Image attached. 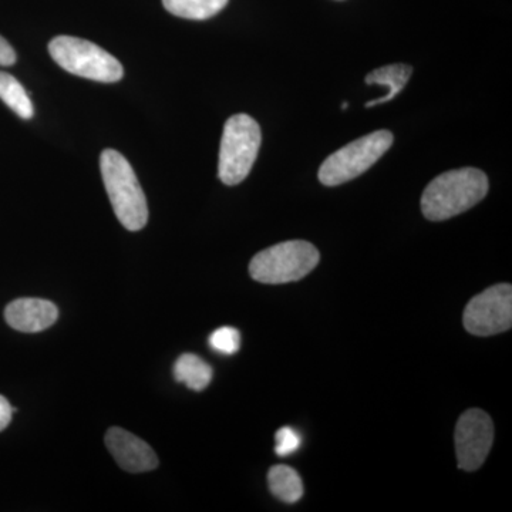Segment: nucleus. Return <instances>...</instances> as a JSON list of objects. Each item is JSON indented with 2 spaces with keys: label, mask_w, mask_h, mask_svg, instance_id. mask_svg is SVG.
Returning <instances> with one entry per match:
<instances>
[{
  "label": "nucleus",
  "mask_w": 512,
  "mask_h": 512,
  "mask_svg": "<svg viewBox=\"0 0 512 512\" xmlns=\"http://www.w3.org/2000/svg\"><path fill=\"white\" fill-rule=\"evenodd\" d=\"M488 178L478 168L467 167L434 178L421 197V211L430 221H446L483 201Z\"/></svg>",
  "instance_id": "nucleus-1"
},
{
  "label": "nucleus",
  "mask_w": 512,
  "mask_h": 512,
  "mask_svg": "<svg viewBox=\"0 0 512 512\" xmlns=\"http://www.w3.org/2000/svg\"><path fill=\"white\" fill-rule=\"evenodd\" d=\"M100 170L114 214L121 225L133 232L146 227V195L126 157L116 150H104L100 156Z\"/></svg>",
  "instance_id": "nucleus-2"
},
{
  "label": "nucleus",
  "mask_w": 512,
  "mask_h": 512,
  "mask_svg": "<svg viewBox=\"0 0 512 512\" xmlns=\"http://www.w3.org/2000/svg\"><path fill=\"white\" fill-rule=\"evenodd\" d=\"M319 261V251L311 242H281L256 254L249 264V274L261 284H289L311 274Z\"/></svg>",
  "instance_id": "nucleus-3"
},
{
  "label": "nucleus",
  "mask_w": 512,
  "mask_h": 512,
  "mask_svg": "<svg viewBox=\"0 0 512 512\" xmlns=\"http://www.w3.org/2000/svg\"><path fill=\"white\" fill-rule=\"evenodd\" d=\"M261 127L248 114L229 117L222 133L218 177L225 185L241 184L251 173L259 147Z\"/></svg>",
  "instance_id": "nucleus-4"
},
{
  "label": "nucleus",
  "mask_w": 512,
  "mask_h": 512,
  "mask_svg": "<svg viewBox=\"0 0 512 512\" xmlns=\"http://www.w3.org/2000/svg\"><path fill=\"white\" fill-rule=\"evenodd\" d=\"M53 60L66 72L99 83L120 82L124 69L116 57L89 40L57 36L49 43Z\"/></svg>",
  "instance_id": "nucleus-5"
},
{
  "label": "nucleus",
  "mask_w": 512,
  "mask_h": 512,
  "mask_svg": "<svg viewBox=\"0 0 512 512\" xmlns=\"http://www.w3.org/2000/svg\"><path fill=\"white\" fill-rule=\"evenodd\" d=\"M389 130H379L349 143L326 158L319 168V181L326 187H336L355 180L373 167L393 146Z\"/></svg>",
  "instance_id": "nucleus-6"
},
{
  "label": "nucleus",
  "mask_w": 512,
  "mask_h": 512,
  "mask_svg": "<svg viewBox=\"0 0 512 512\" xmlns=\"http://www.w3.org/2000/svg\"><path fill=\"white\" fill-rule=\"evenodd\" d=\"M464 328L474 336H494L512 326V286L500 284L474 296L464 311Z\"/></svg>",
  "instance_id": "nucleus-7"
},
{
  "label": "nucleus",
  "mask_w": 512,
  "mask_h": 512,
  "mask_svg": "<svg viewBox=\"0 0 512 512\" xmlns=\"http://www.w3.org/2000/svg\"><path fill=\"white\" fill-rule=\"evenodd\" d=\"M494 441V424L487 413L471 409L458 419L456 453L458 468L476 471L483 466Z\"/></svg>",
  "instance_id": "nucleus-8"
},
{
  "label": "nucleus",
  "mask_w": 512,
  "mask_h": 512,
  "mask_svg": "<svg viewBox=\"0 0 512 512\" xmlns=\"http://www.w3.org/2000/svg\"><path fill=\"white\" fill-rule=\"evenodd\" d=\"M106 444L117 464L128 473H144L158 466V457L153 448L120 427L107 431Z\"/></svg>",
  "instance_id": "nucleus-9"
},
{
  "label": "nucleus",
  "mask_w": 512,
  "mask_h": 512,
  "mask_svg": "<svg viewBox=\"0 0 512 512\" xmlns=\"http://www.w3.org/2000/svg\"><path fill=\"white\" fill-rule=\"evenodd\" d=\"M5 318L10 328L23 333H37L55 325L59 311L55 303L45 299L23 298L9 303Z\"/></svg>",
  "instance_id": "nucleus-10"
},
{
  "label": "nucleus",
  "mask_w": 512,
  "mask_h": 512,
  "mask_svg": "<svg viewBox=\"0 0 512 512\" xmlns=\"http://www.w3.org/2000/svg\"><path fill=\"white\" fill-rule=\"evenodd\" d=\"M413 74V67L410 64L397 63L389 66L379 67L366 76L367 84H379V86L389 87V93L380 99L367 101L366 107H375L377 104H384L387 101L396 99L397 94L402 92Z\"/></svg>",
  "instance_id": "nucleus-11"
},
{
  "label": "nucleus",
  "mask_w": 512,
  "mask_h": 512,
  "mask_svg": "<svg viewBox=\"0 0 512 512\" xmlns=\"http://www.w3.org/2000/svg\"><path fill=\"white\" fill-rule=\"evenodd\" d=\"M174 377L177 382L184 383L188 389L201 392L210 386L212 379V369L207 362L192 355V353H185V355L178 357L174 365Z\"/></svg>",
  "instance_id": "nucleus-12"
},
{
  "label": "nucleus",
  "mask_w": 512,
  "mask_h": 512,
  "mask_svg": "<svg viewBox=\"0 0 512 512\" xmlns=\"http://www.w3.org/2000/svg\"><path fill=\"white\" fill-rule=\"evenodd\" d=\"M268 484L272 494L286 504H295L303 495L302 478L293 468L279 464L268 474Z\"/></svg>",
  "instance_id": "nucleus-13"
},
{
  "label": "nucleus",
  "mask_w": 512,
  "mask_h": 512,
  "mask_svg": "<svg viewBox=\"0 0 512 512\" xmlns=\"http://www.w3.org/2000/svg\"><path fill=\"white\" fill-rule=\"evenodd\" d=\"M171 15L190 20H207L218 15L228 0H163Z\"/></svg>",
  "instance_id": "nucleus-14"
},
{
  "label": "nucleus",
  "mask_w": 512,
  "mask_h": 512,
  "mask_svg": "<svg viewBox=\"0 0 512 512\" xmlns=\"http://www.w3.org/2000/svg\"><path fill=\"white\" fill-rule=\"evenodd\" d=\"M0 99L23 120H30L35 114L32 100L22 84L12 74L0 72Z\"/></svg>",
  "instance_id": "nucleus-15"
},
{
  "label": "nucleus",
  "mask_w": 512,
  "mask_h": 512,
  "mask_svg": "<svg viewBox=\"0 0 512 512\" xmlns=\"http://www.w3.org/2000/svg\"><path fill=\"white\" fill-rule=\"evenodd\" d=\"M210 345L215 352L222 353V355H234L241 346V333L231 326H224L212 333Z\"/></svg>",
  "instance_id": "nucleus-16"
},
{
  "label": "nucleus",
  "mask_w": 512,
  "mask_h": 512,
  "mask_svg": "<svg viewBox=\"0 0 512 512\" xmlns=\"http://www.w3.org/2000/svg\"><path fill=\"white\" fill-rule=\"evenodd\" d=\"M275 441L276 454L281 457L291 456L302 444L301 434L292 427H282L276 431Z\"/></svg>",
  "instance_id": "nucleus-17"
},
{
  "label": "nucleus",
  "mask_w": 512,
  "mask_h": 512,
  "mask_svg": "<svg viewBox=\"0 0 512 512\" xmlns=\"http://www.w3.org/2000/svg\"><path fill=\"white\" fill-rule=\"evenodd\" d=\"M16 63L15 49L5 37L0 36V66H13Z\"/></svg>",
  "instance_id": "nucleus-18"
},
{
  "label": "nucleus",
  "mask_w": 512,
  "mask_h": 512,
  "mask_svg": "<svg viewBox=\"0 0 512 512\" xmlns=\"http://www.w3.org/2000/svg\"><path fill=\"white\" fill-rule=\"evenodd\" d=\"M13 407L10 406L8 400L5 397L0 396V431L6 429L12 421Z\"/></svg>",
  "instance_id": "nucleus-19"
},
{
  "label": "nucleus",
  "mask_w": 512,
  "mask_h": 512,
  "mask_svg": "<svg viewBox=\"0 0 512 512\" xmlns=\"http://www.w3.org/2000/svg\"><path fill=\"white\" fill-rule=\"evenodd\" d=\"M346 107H349V104L348 103H343L342 109L345 110Z\"/></svg>",
  "instance_id": "nucleus-20"
}]
</instances>
